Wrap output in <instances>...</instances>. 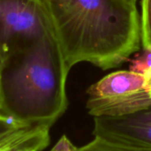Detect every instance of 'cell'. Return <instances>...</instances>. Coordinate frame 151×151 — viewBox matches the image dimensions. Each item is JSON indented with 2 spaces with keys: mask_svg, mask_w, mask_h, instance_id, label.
<instances>
[{
  "mask_svg": "<svg viewBox=\"0 0 151 151\" xmlns=\"http://www.w3.org/2000/svg\"><path fill=\"white\" fill-rule=\"evenodd\" d=\"M67 67L110 69L141 45L140 14L126 0H41Z\"/></svg>",
  "mask_w": 151,
  "mask_h": 151,
  "instance_id": "cell-1",
  "label": "cell"
},
{
  "mask_svg": "<svg viewBox=\"0 0 151 151\" xmlns=\"http://www.w3.org/2000/svg\"><path fill=\"white\" fill-rule=\"evenodd\" d=\"M69 70L53 33L8 54L0 66V114L52 127L68 109Z\"/></svg>",
  "mask_w": 151,
  "mask_h": 151,
  "instance_id": "cell-2",
  "label": "cell"
},
{
  "mask_svg": "<svg viewBox=\"0 0 151 151\" xmlns=\"http://www.w3.org/2000/svg\"><path fill=\"white\" fill-rule=\"evenodd\" d=\"M149 80L129 70L105 76L92 85L86 93L88 114L95 116H116L151 107Z\"/></svg>",
  "mask_w": 151,
  "mask_h": 151,
  "instance_id": "cell-3",
  "label": "cell"
},
{
  "mask_svg": "<svg viewBox=\"0 0 151 151\" xmlns=\"http://www.w3.org/2000/svg\"><path fill=\"white\" fill-rule=\"evenodd\" d=\"M52 33L41 0H0V53L2 60Z\"/></svg>",
  "mask_w": 151,
  "mask_h": 151,
  "instance_id": "cell-4",
  "label": "cell"
},
{
  "mask_svg": "<svg viewBox=\"0 0 151 151\" xmlns=\"http://www.w3.org/2000/svg\"><path fill=\"white\" fill-rule=\"evenodd\" d=\"M93 135L151 147V107L123 116H95Z\"/></svg>",
  "mask_w": 151,
  "mask_h": 151,
  "instance_id": "cell-5",
  "label": "cell"
},
{
  "mask_svg": "<svg viewBox=\"0 0 151 151\" xmlns=\"http://www.w3.org/2000/svg\"><path fill=\"white\" fill-rule=\"evenodd\" d=\"M51 126H23L0 142V151H43L50 143Z\"/></svg>",
  "mask_w": 151,
  "mask_h": 151,
  "instance_id": "cell-6",
  "label": "cell"
},
{
  "mask_svg": "<svg viewBox=\"0 0 151 151\" xmlns=\"http://www.w3.org/2000/svg\"><path fill=\"white\" fill-rule=\"evenodd\" d=\"M74 151H151V147L93 136V139L86 145L79 147L75 146Z\"/></svg>",
  "mask_w": 151,
  "mask_h": 151,
  "instance_id": "cell-7",
  "label": "cell"
},
{
  "mask_svg": "<svg viewBox=\"0 0 151 151\" xmlns=\"http://www.w3.org/2000/svg\"><path fill=\"white\" fill-rule=\"evenodd\" d=\"M140 24L143 49H151V0H141Z\"/></svg>",
  "mask_w": 151,
  "mask_h": 151,
  "instance_id": "cell-8",
  "label": "cell"
},
{
  "mask_svg": "<svg viewBox=\"0 0 151 151\" xmlns=\"http://www.w3.org/2000/svg\"><path fill=\"white\" fill-rule=\"evenodd\" d=\"M143 52L135 58L130 66V70L140 74L151 80V49H143Z\"/></svg>",
  "mask_w": 151,
  "mask_h": 151,
  "instance_id": "cell-9",
  "label": "cell"
},
{
  "mask_svg": "<svg viewBox=\"0 0 151 151\" xmlns=\"http://www.w3.org/2000/svg\"><path fill=\"white\" fill-rule=\"evenodd\" d=\"M23 126L27 125L20 124L11 118L0 114V142Z\"/></svg>",
  "mask_w": 151,
  "mask_h": 151,
  "instance_id": "cell-10",
  "label": "cell"
},
{
  "mask_svg": "<svg viewBox=\"0 0 151 151\" xmlns=\"http://www.w3.org/2000/svg\"><path fill=\"white\" fill-rule=\"evenodd\" d=\"M74 148L75 145L66 135H63L49 151H74Z\"/></svg>",
  "mask_w": 151,
  "mask_h": 151,
  "instance_id": "cell-11",
  "label": "cell"
},
{
  "mask_svg": "<svg viewBox=\"0 0 151 151\" xmlns=\"http://www.w3.org/2000/svg\"><path fill=\"white\" fill-rule=\"evenodd\" d=\"M147 89H148V93H149V94L151 95V80L148 82V86H147Z\"/></svg>",
  "mask_w": 151,
  "mask_h": 151,
  "instance_id": "cell-12",
  "label": "cell"
},
{
  "mask_svg": "<svg viewBox=\"0 0 151 151\" xmlns=\"http://www.w3.org/2000/svg\"><path fill=\"white\" fill-rule=\"evenodd\" d=\"M126 1H128L132 4H134V5H136V3H137V0H126Z\"/></svg>",
  "mask_w": 151,
  "mask_h": 151,
  "instance_id": "cell-13",
  "label": "cell"
},
{
  "mask_svg": "<svg viewBox=\"0 0 151 151\" xmlns=\"http://www.w3.org/2000/svg\"><path fill=\"white\" fill-rule=\"evenodd\" d=\"M1 63H2V56L1 53H0V66H1Z\"/></svg>",
  "mask_w": 151,
  "mask_h": 151,
  "instance_id": "cell-14",
  "label": "cell"
}]
</instances>
